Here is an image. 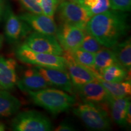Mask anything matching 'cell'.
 Wrapping results in <instances>:
<instances>
[{"label": "cell", "mask_w": 131, "mask_h": 131, "mask_svg": "<svg viewBox=\"0 0 131 131\" xmlns=\"http://www.w3.org/2000/svg\"><path fill=\"white\" fill-rule=\"evenodd\" d=\"M84 30L77 26L61 23L55 35L64 50L72 52L80 47L86 33Z\"/></svg>", "instance_id": "30bf717a"}, {"label": "cell", "mask_w": 131, "mask_h": 131, "mask_svg": "<svg viewBox=\"0 0 131 131\" xmlns=\"http://www.w3.org/2000/svg\"><path fill=\"white\" fill-rule=\"evenodd\" d=\"M23 8L32 14H42L41 9L37 0H19Z\"/></svg>", "instance_id": "484cf974"}, {"label": "cell", "mask_w": 131, "mask_h": 131, "mask_svg": "<svg viewBox=\"0 0 131 131\" xmlns=\"http://www.w3.org/2000/svg\"><path fill=\"white\" fill-rule=\"evenodd\" d=\"M15 56L24 63L43 68L66 70L65 60L63 56L34 51L24 43L16 47Z\"/></svg>", "instance_id": "277c9868"}, {"label": "cell", "mask_w": 131, "mask_h": 131, "mask_svg": "<svg viewBox=\"0 0 131 131\" xmlns=\"http://www.w3.org/2000/svg\"><path fill=\"white\" fill-rule=\"evenodd\" d=\"M4 15L5 37L10 44L18 43L31 33L29 26L16 15L10 6H6Z\"/></svg>", "instance_id": "52a82bcc"}, {"label": "cell", "mask_w": 131, "mask_h": 131, "mask_svg": "<svg viewBox=\"0 0 131 131\" xmlns=\"http://www.w3.org/2000/svg\"><path fill=\"white\" fill-rule=\"evenodd\" d=\"M111 9L115 10L129 12L131 9V0H109Z\"/></svg>", "instance_id": "4316f807"}, {"label": "cell", "mask_w": 131, "mask_h": 131, "mask_svg": "<svg viewBox=\"0 0 131 131\" xmlns=\"http://www.w3.org/2000/svg\"><path fill=\"white\" fill-rule=\"evenodd\" d=\"M34 51L62 56L64 50L55 35L39 32L30 33L24 42Z\"/></svg>", "instance_id": "ba28073f"}, {"label": "cell", "mask_w": 131, "mask_h": 131, "mask_svg": "<svg viewBox=\"0 0 131 131\" xmlns=\"http://www.w3.org/2000/svg\"><path fill=\"white\" fill-rule=\"evenodd\" d=\"M56 12L61 23L70 24L83 29L86 28L91 18L84 8L77 2L70 0H61Z\"/></svg>", "instance_id": "8992f818"}, {"label": "cell", "mask_w": 131, "mask_h": 131, "mask_svg": "<svg viewBox=\"0 0 131 131\" xmlns=\"http://www.w3.org/2000/svg\"><path fill=\"white\" fill-rule=\"evenodd\" d=\"M5 8L6 7L4 6V0H0V21L4 15Z\"/></svg>", "instance_id": "f546056e"}, {"label": "cell", "mask_w": 131, "mask_h": 131, "mask_svg": "<svg viewBox=\"0 0 131 131\" xmlns=\"http://www.w3.org/2000/svg\"><path fill=\"white\" fill-rule=\"evenodd\" d=\"M3 41H4V37H3V35H0V49H1V47L3 46Z\"/></svg>", "instance_id": "1f68e13d"}, {"label": "cell", "mask_w": 131, "mask_h": 131, "mask_svg": "<svg viewBox=\"0 0 131 131\" xmlns=\"http://www.w3.org/2000/svg\"><path fill=\"white\" fill-rule=\"evenodd\" d=\"M17 86L21 91H37L49 88L50 85L35 68L27 69L21 78L18 80Z\"/></svg>", "instance_id": "9a60e30c"}, {"label": "cell", "mask_w": 131, "mask_h": 131, "mask_svg": "<svg viewBox=\"0 0 131 131\" xmlns=\"http://www.w3.org/2000/svg\"><path fill=\"white\" fill-rule=\"evenodd\" d=\"M35 68L43 77L50 86L59 88L69 94L73 93L72 83L66 70L40 66H36Z\"/></svg>", "instance_id": "7c38bea8"}, {"label": "cell", "mask_w": 131, "mask_h": 131, "mask_svg": "<svg viewBox=\"0 0 131 131\" xmlns=\"http://www.w3.org/2000/svg\"><path fill=\"white\" fill-rule=\"evenodd\" d=\"M126 121V125L130 126V124H131V104H129L128 106V108H127Z\"/></svg>", "instance_id": "f1b7e54d"}, {"label": "cell", "mask_w": 131, "mask_h": 131, "mask_svg": "<svg viewBox=\"0 0 131 131\" xmlns=\"http://www.w3.org/2000/svg\"><path fill=\"white\" fill-rule=\"evenodd\" d=\"M66 62V70L72 83L73 87L78 89L83 85L96 80L94 73L86 67L78 63L73 59L69 51L64 50L62 55Z\"/></svg>", "instance_id": "9c48e42d"}, {"label": "cell", "mask_w": 131, "mask_h": 131, "mask_svg": "<svg viewBox=\"0 0 131 131\" xmlns=\"http://www.w3.org/2000/svg\"><path fill=\"white\" fill-rule=\"evenodd\" d=\"M88 129L93 130H107L111 128V121L106 106L83 102L73 110Z\"/></svg>", "instance_id": "3957f363"}, {"label": "cell", "mask_w": 131, "mask_h": 131, "mask_svg": "<svg viewBox=\"0 0 131 131\" xmlns=\"http://www.w3.org/2000/svg\"><path fill=\"white\" fill-rule=\"evenodd\" d=\"M6 129V126L4 123L0 122V131H4Z\"/></svg>", "instance_id": "4dcf8cb0"}, {"label": "cell", "mask_w": 131, "mask_h": 131, "mask_svg": "<svg viewBox=\"0 0 131 131\" xmlns=\"http://www.w3.org/2000/svg\"><path fill=\"white\" fill-rule=\"evenodd\" d=\"M70 1H75V0H70Z\"/></svg>", "instance_id": "d6a6232c"}, {"label": "cell", "mask_w": 131, "mask_h": 131, "mask_svg": "<svg viewBox=\"0 0 131 131\" xmlns=\"http://www.w3.org/2000/svg\"><path fill=\"white\" fill-rule=\"evenodd\" d=\"M115 64H119L115 55L112 50L109 48L102 47L95 55L94 72L98 75L103 69Z\"/></svg>", "instance_id": "44dd1931"}, {"label": "cell", "mask_w": 131, "mask_h": 131, "mask_svg": "<svg viewBox=\"0 0 131 131\" xmlns=\"http://www.w3.org/2000/svg\"><path fill=\"white\" fill-rule=\"evenodd\" d=\"M94 74L107 82H121L129 79V71L119 64H115L103 69L98 75Z\"/></svg>", "instance_id": "ffe728a7"}, {"label": "cell", "mask_w": 131, "mask_h": 131, "mask_svg": "<svg viewBox=\"0 0 131 131\" xmlns=\"http://www.w3.org/2000/svg\"><path fill=\"white\" fill-rule=\"evenodd\" d=\"M33 103L44 108L50 114L57 115L71 109L75 98L66 92L54 88H46L37 91H27Z\"/></svg>", "instance_id": "7a4b0ae2"}, {"label": "cell", "mask_w": 131, "mask_h": 131, "mask_svg": "<svg viewBox=\"0 0 131 131\" xmlns=\"http://www.w3.org/2000/svg\"><path fill=\"white\" fill-rule=\"evenodd\" d=\"M74 60L83 66L94 72L95 55V53L86 51L80 49H77L70 52Z\"/></svg>", "instance_id": "603a6c76"}, {"label": "cell", "mask_w": 131, "mask_h": 131, "mask_svg": "<svg viewBox=\"0 0 131 131\" xmlns=\"http://www.w3.org/2000/svg\"><path fill=\"white\" fill-rule=\"evenodd\" d=\"M16 131H50L53 124L48 117L38 111H27L19 113L12 121Z\"/></svg>", "instance_id": "5b68a950"}, {"label": "cell", "mask_w": 131, "mask_h": 131, "mask_svg": "<svg viewBox=\"0 0 131 131\" xmlns=\"http://www.w3.org/2000/svg\"><path fill=\"white\" fill-rule=\"evenodd\" d=\"M18 16L35 32L52 35L56 34L58 27L53 18L49 17L42 14L32 13H25Z\"/></svg>", "instance_id": "4fadbf2b"}, {"label": "cell", "mask_w": 131, "mask_h": 131, "mask_svg": "<svg viewBox=\"0 0 131 131\" xmlns=\"http://www.w3.org/2000/svg\"><path fill=\"white\" fill-rule=\"evenodd\" d=\"M130 104V100L129 96L111 97L109 100L108 106L110 108L111 117L113 121L119 126H127L126 118L127 108Z\"/></svg>", "instance_id": "2e32d148"}, {"label": "cell", "mask_w": 131, "mask_h": 131, "mask_svg": "<svg viewBox=\"0 0 131 131\" xmlns=\"http://www.w3.org/2000/svg\"><path fill=\"white\" fill-rule=\"evenodd\" d=\"M128 16L125 12L108 10L91 17L85 30L102 46L112 48L128 33Z\"/></svg>", "instance_id": "6da1fadb"}, {"label": "cell", "mask_w": 131, "mask_h": 131, "mask_svg": "<svg viewBox=\"0 0 131 131\" xmlns=\"http://www.w3.org/2000/svg\"><path fill=\"white\" fill-rule=\"evenodd\" d=\"M118 63L127 71L131 69V41L130 37L122 41L118 42L112 48Z\"/></svg>", "instance_id": "d6986e66"}, {"label": "cell", "mask_w": 131, "mask_h": 131, "mask_svg": "<svg viewBox=\"0 0 131 131\" xmlns=\"http://www.w3.org/2000/svg\"><path fill=\"white\" fill-rule=\"evenodd\" d=\"M41 9L42 14L53 18L61 0H37Z\"/></svg>", "instance_id": "d4e9b609"}, {"label": "cell", "mask_w": 131, "mask_h": 131, "mask_svg": "<svg viewBox=\"0 0 131 131\" xmlns=\"http://www.w3.org/2000/svg\"><path fill=\"white\" fill-rule=\"evenodd\" d=\"M16 67L15 60L0 55V90L10 91L16 86L18 80Z\"/></svg>", "instance_id": "5bb4252c"}, {"label": "cell", "mask_w": 131, "mask_h": 131, "mask_svg": "<svg viewBox=\"0 0 131 131\" xmlns=\"http://www.w3.org/2000/svg\"><path fill=\"white\" fill-rule=\"evenodd\" d=\"M21 101L6 90H0V118L8 117L17 113Z\"/></svg>", "instance_id": "ac0fdd59"}, {"label": "cell", "mask_w": 131, "mask_h": 131, "mask_svg": "<svg viewBox=\"0 0 131 131\" xmlns=\"http://www.w3.org/2000/svg\"><path fill=\"white\" fill-rule=\"evenodd\" d=\"M101 48H102V46L100 44V42L92 35L86 31L83 40L78 49L91 52V53H96Z\"/></svg>", "instance_id": "cb8c5ba5"}, {"label": "cell", "mask_w": 131, "mask_h": 131, "mask_svg": "<svg viewBox=\"0 0 131 131\" xmlns=\"http://www.w3.org/2000/svg\"><path fill=\"white\" fill-rule=\"evenodd\" d=\"M75 2L84 8L90 17L111 9L109 0H75Z\"/></svg>", "instance_id": "7402d4cb"}, {"label": "cell", "mask_w": 131, "mask_h": 131, "mask_svg": "<svg viewBox=\"0 0 131 131\" xmlns=\"http://www.w3.org/2000/svg\"><path fill=\"white\" fill-rule=\"evenodd\" d=\"M75 130V127L72 124L68 122L61 123L55 129V131H73Z\"/></svg>", "instance_id": "83f0119b"}, {"label": "cell", "mask_w": 131, "mask_h": 131, "mask_svg": "<svg viewBox=\"0 0 131 131\" xmlns=\"http://www.w3.org/2000/svg\"><path fill=\"white\" fill-rule=\"evenodd\" d=\"M97 80L108 94L114 98H123L129 96L131 94V81L130 79H127L121 82H107L104 81L97 75H95Z\"/></svg>", "instance_id": "e0dca14e"}, {"label": "cell", "mask_w": 131, "mask_h": 131, "mask_svg": "<svg viewBox=\"0 0 131 131\" xmlns=\"http://www.w3.org/2000/svg\"><path fill=\"white\" fill-rule=\"evenodd\" d=\"M77 91L83 102L98 105L107 106L109 100L112 97L97 80L83 85Z\"/></svg>", "instance_id": "8fae6325"}]
</instances>
